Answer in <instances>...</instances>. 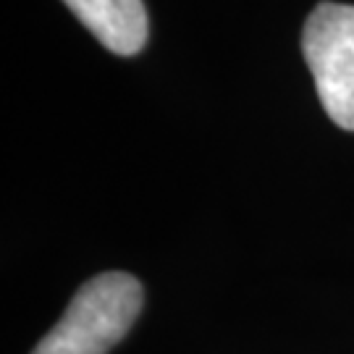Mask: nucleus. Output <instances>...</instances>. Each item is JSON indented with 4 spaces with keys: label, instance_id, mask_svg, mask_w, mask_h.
Listing matches in <instances>:
<instances>
[{
    "label": "nucleus",
    "instance_id": "obj_1",
    "mask_svg": "<svg viewBox=\"0 0 354 354\" xmlns=\"http://www.w3.org/2000/svg\"><path fill=\"white\" fill-rule=\"evenodd\" d=\"M142 302V283L134 276L100 273L76 291L64 317L32 354H108L134 326Z\"/></svg>",
    "mask_w": 354,
    "mask_h": 354
},
{
    "label": "nucleus",
    "instance_id": "obj_2",
    "mask_svg": "<svg viewBox=\"0 0 354 354\" xmlns=\"http://www.w3.org/2000/svg\"><path fill=\"white\" fill-rule=\"evenodd\" d=\"M302 50L330 121L354 131V6L320 3L304 24Z\"/></svg>",
    "mask_w": 354,
    "mask_h": 354
},
{
    "label": "nucleus",
    "instance_id": "obj_3",
    "mask_svg": "<svg viewBox=\"0 0 354 354\" xmlns=\"http://www.w3.org/2000/svg\"><path fill=\"white\" fill-rule=\"evenodd\" d=\"M74 16L115 55H137L147 39L142 0H64Z\"/></svg>",
    "mask_w": 354,
    "mask_h": 354
}]
</instances>
